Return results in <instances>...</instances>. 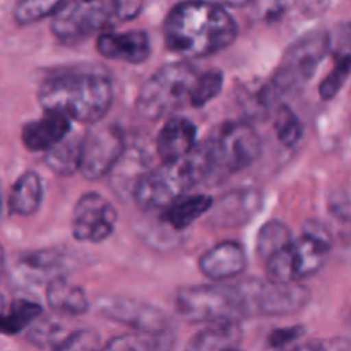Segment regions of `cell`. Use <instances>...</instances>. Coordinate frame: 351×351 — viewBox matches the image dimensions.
<instances>
[{
	"mask_svg": "<svg viewBox=\"0 0 351 351\" xmlns=\"http://www.w3.org/2000/svg\"><path fill=\"white\" fill-rule=\"evenodd\" d=\"M197 146V127L185 117H171L165 122L156 139V151L163 161L187 156Z\"/></svg>",
	"mask_w": 351,
	"mask_h": 351,
	"instance_id": "e0dca14e",
	"label": "cell"
},
{
	"mask_svg": "<svg viewBox=\"0 0 351 351\" xmlns=\"http://www.w3.org/2000/svg\"><path fill=\"white\" fill-rule=\"evenodd\" d=\"M173 346V332L136 331L134 335L117 336L106 343L105 348L132 351V350H168Z\"/></svg>",
	"mask_w": 351,
	"mask_h": 351,
	"instance_id": "cb8c5ba5",
	"label": "cell"
},
{
	"mask_svg": "<svg viewBox=\"0 0 351 351\" xmlns=\"http://www.w3.org/2000/svg\"><path fill=\"white\" fill-rule=\"evenodd\" d=\"M163 31L173 53L194 60L228 48L237 40L239 26L216 0H184L168 12Z\"/></svg>",
	"mask_w": 351,
	"mask_h": 351,
	"instance_id": "6da1fadb",
	"label": "cell"
},
{
	"mask_svg": "<svg viewBox=\"0 0 351 351\" xmlns=\"http://www.w3.org/2000/svg\"><path fill=\"white\" fill-rule=\"evenodd\" d=\"M216 175L209 141L197 144L187 156L163 161L160 167L139 175L132 187L136 204L144 211L165 209L194 185Z\"/></svg>",
	"mask_w": 351,
	"mask_h": 351,
	"instance_id": "3957f363",
	"label": "cell"
},
{
	"mask_svg": "<svg viewBox=\"0 0 351 351\" xmlns=\"http://www.w3.org/2000/svg\"><path fill=\"white\" fill-rule=\"evenodd\" d=\"M71 332L72 331H69V329L65 328V326H62L60 322L50 321V319L40 321V317H38L36 321L29 326L26 336L33 345L41 346V348L60 350Z\"/></svg>",
	"mask_w": 351,
	"mask_h": 351,
	"instance_id": "484cf974",
	"label": "cell"
},
{
	"mask_svg": "<svg viewBox=\"0 0 351 351\" xmlns=\"http://www.w3.org/2000/svg\"><path fill=\"white\" fill-rule=\"evenodd\" d=\"M60 3L62 0H19L14 9V17L19 24L36 23L47 16H53Z\"/></svg>",
	"mask_w": 351,
	"mask_h": 351,
	"instance_id": "f546056e",
	"label": "cell"
},
{
	"mask_svg": "<svg viewBox=\"0 0 351 351\" xmlns=\"http://www.w3.org/2000/svg\"><path fill=\"white\" fill-rule=\"evenodd\" d=\"M47 304L51 311L64 315H82L89 311V300L81 287L69 283L64 276L53 278L47 285Z\"/></svg>",
	"mask_w": 351,
	"mask_h": 351,
	"instance_id": "ffe728a7",
	"label": "cell"
},
{
	"mask_svg": "<svg viewBox=\"0 0 351 351\" xmlns=\"http://www.w3.org/2000/svg\"><path fill=\"white\" fill-rule=\"evenodd\" d=\"M331 249V235L321 223H308L298 240H291L285 249L271 256L267 280L280 283H300L321 271Z\"/></svg>",
	"mask_w": 351,
	"mask_h": 351,
	"instance_id": "5b68a950",
	"label": "cell"
},
{
	"mask_svg": "<svg viewBox=\"0 0 351 351\" xmlns=\"http://www.w3.org/2000/svg\"><path fill=\"white\" fill-rule=\"evenodd\" d=\"M216 173H237L259 158L263 144L252 125L230 122L209 139Z\"/></svg>",
	"mask_w": 351,
	"mask_h": 351,
	"instance_id": "9c48e42d",
	"label": "cell"
},
{
	"mask_svg": "<svg viewBox=\"0 0 351 351\" xmlns=\"http://www.w3.org/2000/svg\"><path fill=\"white\" fill-rule=\"evenodd\" d=\"M98 51L110 60L139 65L151 55V40L146 31H123V33H101L96 41Z\"/></svg>",
	"mask_w": 351,
	"mask_h": 351,
	"instance_id": "5bb4252c",
	"label": "cell"
},
{
	"mask_svg": "<svg viewBox=\"0 0 351 351\" xmlns=\"http://www.w3.org/2000/svg\"><path fill=\"white\" fill-rule=\"evenodd\" d=\"M305 335V329L300 326H293V328H281L276 329L269 335V343L271 348H285V346L291 345L293 341L300 339Z\"/></svg>",
	"mask_w": 351,
	"mask_h": 351,
	"instance_id": "836d02e7",
	"label": "cell"
},
{
	"mask_svg": "<svg viewBox=\"0 0 351 351\" xmlns=\"http://www.w3.org/2000/svg\"><path fill=\"white\" fill-rule=\"evenodd\" d=\"M123 19L120 0H62L51 16V33L64 45L88 40Z\"/></svg>",
	"mask_w": 351,
	"mask_h": 351,
	"instance_id": "ba28073f",
	"label": "cell"
},
{
	"mask_svg": "<svg viewBox=\"0 0 351 351\" xmlns=\"http://www.w3.org/2000/svg\"><path fill=\"white\" fill-rule=\"evenodd\" d=\"M243 295L249 304L250 315H287L300 312L311 302V290L300 283L245 280L240 281Z\"/></svg>",
	"mask_w": 351,
	"mask_h": 351,
	"instance_id": "30bf717a",
	"label": "cell"
},
{
	"mask_svg": "<svg viewBox=\"0 0 351 351\" xmlns=\"http://www.w3.org/2000/svg\"><path fill=\"white\" fill-rule=\"evenodd\" d=\"M218 3H221V5H230V7H243L247 5V3H250L252 0H216Z\"/></svg>",
	"mask_w": 351,
	"mask_h": 351,
	"instance_id": "d590c367",
	"label": "cell"
},
{
	"mask_svg": "<svg viewBox=\"0 0 351 351\" xmlns=\"http://www.w3.org/2000/svg\"><path fill=\"white\" fill-rule=\"evenodd\" d=\"M215 206L211 195L195 194V195H182V197L175 199L171 204L161 209V219L171 226L173 230H185L191 225H194L199 218L208 215Z\"/></svg>",
	"mask_w": 351,
	"mask_h": 351,
	"instance_id": "ac0fdd59",
	"label": "cell"
},
{
	"mask_svg": "<svg viewBox=\"0 0 351 351\" xmlns=\"http://www.w3.org/2000/svg\"><path fill=\"white\" fill-rule=\"evenodd\" d=\"M293 240L290 228L280 219H271L264 223L261 232L257 233V254L263 259H269L276 252L288 245Z\"/></svg>",
	"mask_w": 351,
	"mask_h": 351,
	"instance_id": "d4e9b609",
	"label": "cell"
},
{
	"mask_svg": "<svg viewBox=\"0 0 351 351\" xmlns=\"http://www.w3.org/2000/svg\"><path fill=\"white\" fill-rule=\"evenodd\" d=\"M329 51L326 31H312L287 48L269 84L263 89L264 103L297 93L311 81L317 65Z\"/></svg>",
	"mask_w": 351,
	"mask_h": 351,
	"instance_id": "8992f818",
	"label": "cell"
},
{
	"mask_svg": "<svg viewBox=\"0 0 351 351\" xmlns=\"http://www.w3.org/2000/svg\"><path fill=\"white\" fill-rule=\"evenodd\" d=\"M43 201V182L36 171H24L9 194V209L12 215L31 216L40 209Z\"/></svg>",
	"mask_w": 351,
	"mask_h": 351,
	"instance_id": "44dd1931",
	"label": "cell"
},
{
	"mask_svg": "<svg viewBox=\"0 0 351 351\" xmlns=\"http://www.w3.org/2000/svg\"><path fill=\"white\" fill-rule=\"evenodd\" d=\"M38 101L45 112H58L74 122L96 123L113 103V86L96 72L65 71L41 82Z\"/></svg>",
	"mask_w": 351,
	"mask_h": 351,
	"instance_id": "7a4b0ae2",
	"label": "cell"
},
{
	"mask_svg": "<svg viewBox=\"0 0 351 351\" xmlns=\"http://www.w3.org/2000/svg\"><path fill=\"white\" fill-rule=\"evenodd\" d=\"M223 81H225V77H223L221 71L204 72V74L199 75L197 81H195L189 101H191L192 106H195V108H201V106L208 105L209 101H213V99L221 93Z\"/></svg>",
	"mask_w": 351,
	"mask_h": 351,
	"instance_id": "f1b7e54d",
	"label": "cell"
},
{
	"mask_svg": "<svg viewBox=\"0 0 351 351\" xmlns=\"http://www.w3.org/2000/svg\"><path fill=\"white\" fill-rule=\"evenodd\" d=\"M274 129H276L278 141L287 147L297 146L298 141L302 139V130H304L300 119L287 105L278 106L274 113Z\"/></svg>",
	"mask_w": 351,
	"mask_h": 351,
	"instance_id": "83f0119b",
	"label": "cell"
},
{
	"mask_svg": "<svg viewBox=\"0 0 351 351\" xmlns=\"http://www.w3.org/2000/svg\"><path fill=\"white\" fill-rule=\"evenodd\" d=\"M64 259L65 254L58 252L57 249H48L41 250V252L29 254V256L24 259V267L29 274H36L40 276V280H43L45 276H48V280H53V278L64 276Z\"/></svg>",
	"mask_w": 351,
	"mask_h": 351,
	"instance_id": "4316f807",
	"label": "cell"
},
{
	"mask_svg": "<svg viewBox=\"0 0 351 351\" xmlns=\"http://www.w3.org/2000/svg\"><path fill=\"white\" fill-rule=\"evenodd\" d=\"M3 267H5V254H3V249L0 247V276L3 273Z\"/></svg>",
	"mask_w": 351,
	"mask_h": 351,
	"instance_id": "8d00e7d4",
	"label": "cell"
},
{
	"mask_svg": "<svg viewBox=\"0 0 351 351\" xmlns=\"http://www.w3.org/2000/svg\"><path fill=\"white\" fill-rule=\"evenodd\" d=\"M81 139L65 137L45 153V165L58 175H74L81 165Z\"/></svg>",
	"mask_w": 351,
	"mask_h": 351,
	"instance_id": "603a6c76",
	"label": "cell"
},
{
	"mask_svg": "<svg viewBox=\"0 0 351 351\" xmlns=\"http://www.w3.org/2000/svg\"><path fill=\"white\" fill-rule=\"evenodd\" d=\"M247 256L239 242H221L206 250L199 259V269L208 280L226 281L243 273Z\"/></svg>",
	"mask_w": 351,
	"mask_h": 351,
	"instance_id": "9a60e30c",
	"label": "cell"
},
{
	"mask_svg": "<svg viewBox=\"0 0 351 351\" xmlns=\"http://www.w3.org/2000/svg\"><path fill=\"white\" fill-rule=\"evenodd\" d=\"M243 331L240 321L209 322L189 341L187 348L195 351H219L239 348L242 343Z\"/></svg>",
	"mask_w": 351,
	"mask_h": 351,
	"instance_id": "d6986e66",
	"label": "cell"
},
{
	"mask_svg": "<svg viewBox=\"0 0 351 351\" xmlns=\"http://www.w3.org/2000/svg\"><path fill=\"white\" fill-rule=\"evenodd\" d=\"M2 208H3V201H2V191H0V216H2Z\"/></svg>",
	"mask_w": 351,
	"mask_h": 351,
	"instance_id": "74e56055",
	"label": "cell"
},
{
	"mask_svg": "<svg viewBox=\"0 0 351 351\" xmlns=\"http://www.w3.org/2000/svg\"><path fill=\"white\" fill-rule=\"evenodd\" d=\"M175 311L191 322L240 321L249 317L250 308L240 285L213 283L184 287L175 295Z\"/></svg>",
	"mask_w": 351,
	"mask_h": 351,
	"instance_id": "277c9868",
	"label": "cell"
},
{
	"mask_svg": "<svg viewBox=\"0 0 351 351\" xmlns=\"http://www.w3.org/2000/svg\"><path fill=\"white\" fill-rule=\"evenodd\" d=\"M99 346V336L89 329L72 331L60 350H95Z\"/></svg>",
	"mask_w": 351,
	"mask_h": 351,
	"instance_id": "d6a6232c",
	"label": "cell"
},
{
	"mask_svg": "<svg viewBox=\"0 0 351 351\" xmlns=\"http://www.w3.org/2000/svg\"><path fill=\"white\" fill-rule=\"evenodd\" d=\"M119 219L115 206L98 192H88L75 202L72 235L86 243H101L113 233Z\"/></svg>",
	"mask_w": 351,
	"mask_h": 351,
	"instance_id": "7c38bea8",
	"label": "cell"
},
{
	"mask_svg": "<svg viewBox=\"0 0 351 351\" xmlns=\"http://www.w3.org/2000/svg\"><path fill=\"white\" fill-rule=\"evenodd\" d=\"M302 14L307 17H319L328 10L331 0H295Z\"/></svg>",
	"mask_w": 351,
	"mask_h": 351,
	"instance_id": "e575fe53",
	"label": "cell"
},
{
	"mask_svg": "<svg viewBox=\"0 0 351 351\" xmlns=\"http://www.w3.org/2000/svg\"><path fill=\"white\" fill-rule=\"evenodd\" d=\"M69 117L58 112H45L41 119L33 120L23 127V144L33 153H47L48 149L64 141L71 132Z\"/></svg>",
	"mask_w": 351,
	"mask_h": 351,
	"instance_id": "2e32d148",
	"label": "cell"
},
{
	"mask_svg": "<svg viewBox=\"0 0 351 351\" xmlns=\"http://www.w3.org/2000/svg\"><path fill=\"white\" fill-rule=\"evenodd\" d=\"M329 38V53L335 60H348L351 62V23L338 24Z\"/></svg>",
	"mask_w": 351,
	"mask_h": 351,
	"instance_id": "1f68e13d",
	"label": "cell"
},
{
	"mask_svg": "<svg viewBox=\"0 0 351 351\" xmlns=\"http://www.w3.org/2000/svg\"><path fill=\"white\" fill-rule=\"evenodd\" d=\"M351 74V62L348 60H335V67L331 69L324 81L319 84V95L322 99H332L339 93V89L345 86L346 79Z\"/></svg>",
	"mask_w": 351,
	"mask_h": 351,
	"instance_id": "4dcf8cb0",
	"label": "cell"
},
{
	"mask_svg": "<svg viewBox=\"0 0 351 351\" xmlns=\"http://www.w3.org/2000/svg\"><path fill=\"white\" fill-rule=\"evenodd\" d=\"M122 132L113 125L96 127L89 130L81 143L79 173L86 180H101L112 173L123 156Z\"/></svg>",
	"mask_w": 351,
	"mask_h": 351,
	"instance_id": "8fae6325",
	"label": "cell"
},
{
	"mask_svg": "<svg viewBox=\"0 0 351 351\" xmlns=\"http://www.w3.org/2000/svg\"><path fill=\"white\" fill-rule=\"evenodd\" d=\"M197 77V71L185 62H173L160 67L141 86L136 98L139 115L153 122L170 115L180 108L185 99H191Z\"/></svg>",
	"mask_w": 351,
	"mask_h": 351,
	"instance_id": "52a82bcc",
	"label": "cell"
},
{
	"mask_svg": "<svg viewBox=\"0 0 351 351\" xmlns=\"http://www.w3.org/2000/svg\"><path fill=\"white\" fill-rule=\"evenodd\" d=\"M263 204V195L257 191H240L228 194L219 201L216 209V219L219 223H242L252 218L254 213Z\"/></svg>",
	"mask_w": 351,
	"mask_h": 351,
	"instance_id": "7402d4cb",
	"label": "cell"
},
{
	"mask_svg": "<svg viewBox=\"0 0 351 351\" xmlns=\"http://www.w3.org/2000/svg\"><path fill=\"white\" fill-rule=\"evenodd\" d=\"M99 314L112 321L132 326L136 331L173 332L170 317L160 308L130 298H103L98 304Z\"/></svg>",
	"mask_w": 351,
	"mask_h": 351,
	"instance_id": "4fadbf2b",
	"label": "cell"
}]
</instances>
